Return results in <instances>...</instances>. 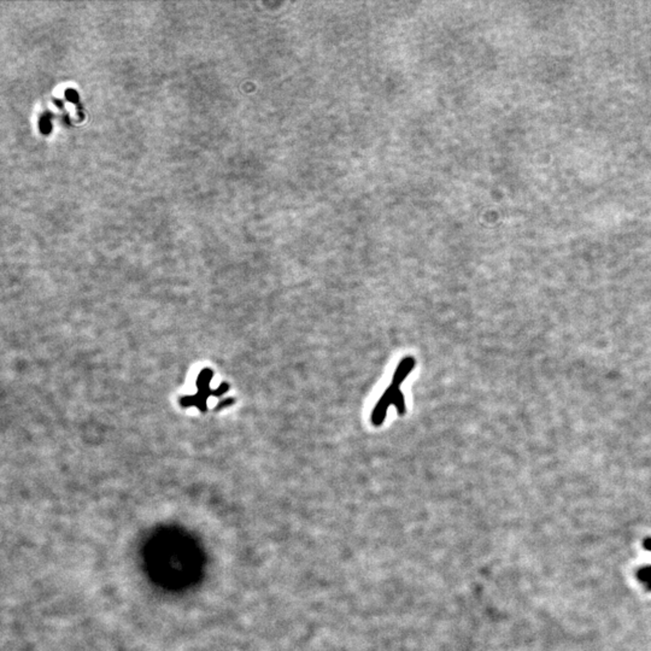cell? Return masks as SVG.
I'll list each match as a JSON object with an SVG mask.
<instances>
[{"mask_svg": "<svg viewBox=\"0 0 651 651\" xmlns=\"http://www.w3.org/2000/svg\"><path fill=\"white\" fill-rule=\"evenodd\" d=\"M397 387L398 386L391 384L389 389L382 393V396H381L379 402L376 403V405L374 406L373 411H371L370 420H371V424H373L375 427H380L381 425L384 424V421L386 420L387 411H389L390 405H392L393 393H395Z\"/></svg>", "mask_w": 651, "mask_h": 651, "instance_id": "cell-1", "label": "cell"}, {"mask_svg": "<svg viewBox=\"0 0 651 651\" xmlns=\"http://www.w3.org/2000/svg\"><path fill=\"white\" fill-rule=\"evenodd\" d=\"M415 358L411 357V356H408V357H404L403 360L399 362L398 367L395 373H393L392 376V384L396 386H401L406 377H408L409 374L411 373V370L414 369L415 367Z\"/></svg>", "mask_w": 651, "mask_h": 651, "instance_id": "cell-2", "label": "cell"}, {"mask_svg": "<svg viewBox=\"0 0 651 651\" xmlns=\"http://www.w3.org/2000/svg\"><path fill=\"white\" fill-rule=\"evenodd\" d=\"M392 405L396 406L397 411H398V414L401 416H403L405 414V411H406L405 398H404V395H403V392L401 391V389H399V387H397L396 391H395V393H393Z\"/></svg>", "mask_w": 651, "mask_h": 651, "instance_id": "cell-3", "label": "cell"}, {"mask_svg": "<svg viewBox=\"0 0 651 651\" xmlns=\"http://www.w3.org/2000/svg\"><path fill=\"white\" fill-rule=\"evenodd\" d=\"M644 545H645V548L651 550V539H645ZM638 577H639V580L644 581L645 585H647V587H649V590H651V568H647V570L646 569L640 570L639 574H638Z\"/></svg>", "mask_w": 651, "mask_h": 651, "instance_id": "cell-4", "label": "cell"}]
</instances>
